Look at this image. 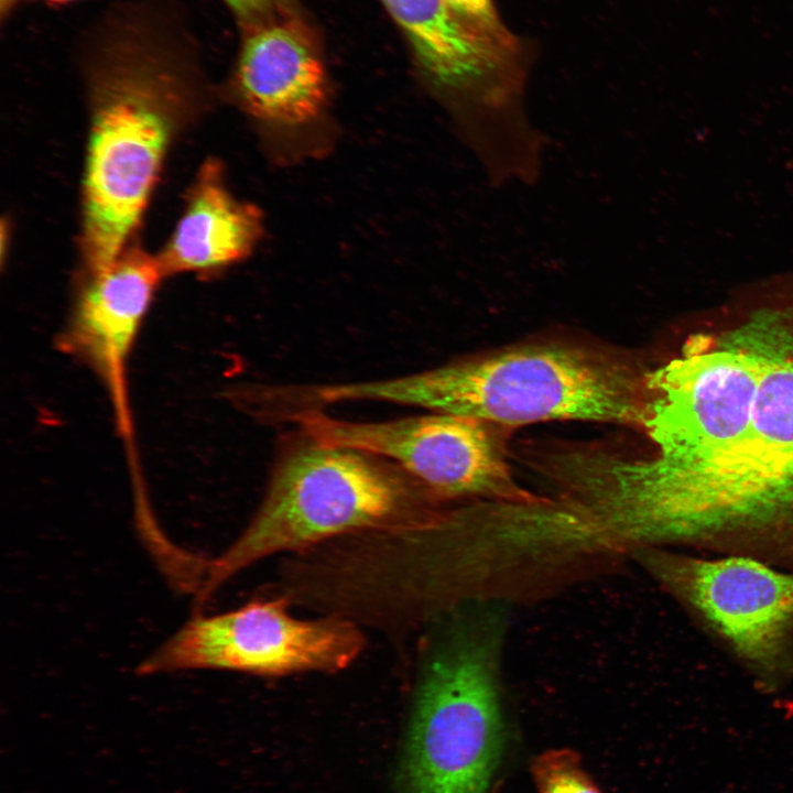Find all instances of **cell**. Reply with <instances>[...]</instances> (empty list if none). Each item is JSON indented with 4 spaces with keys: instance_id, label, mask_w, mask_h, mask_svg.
<instances>
[{
    "instance_id": "6da1fadb",
    "label": "cell",
    "mask_w": 793,
    "mask_h": 793,
    "mask_svg": "<svg viewBox=\"0 0 793 793\" xmlns=\"http://www.w3.org/2000/svg\"><path fill=\"white\" fill-rule=\"evenodd\" d=\"M98 44L87 66L85 275L104 270L127 248L167 150L196 115L200 97L186 56L149 28L129 23Z\"/></svg>"
},
{
    "instance_id": "7a4b0ae2",
    "label": "cell",
    "mask_w": 793,
    "mask_h": 793,
    "mask_svg": "<svg viewBox=\"0 0 793 793\" xmlns=\"http://www.w3.org/2000/svg\"><path fill=\"white\" fill-rule=\"evenodd\" d=\"M648 376L616 352L526 345L401 377L328 384L325 399L414 406L495 425L550 420L643 425Z\"/></svg>"
},
{
    "instance_id": "3957f363",
    "label": "cell",
    "mask_w": 793,
    "mask_h": 793,
    "mask_svg": "<svg viewBox=\"0 0 793 793\" xmlns=\"http://www.w3.org/2000/svg\"><path fill=\"white\" fill-rule=\"evenodd\" d=\"M445 626L420 671L398 763L401 793H489L504 754V610L469 604Z\"/></svg>"
},
{
    "instance_id": "277c9868",
    "label": "cell",
    "mask_w": 793,
    "mask_h": 793,
    "mask_svg": "<svg viewBox=\"0 0 793 793\" xmlns=\"http://www.w3.org/2000/svg\"><path fill=\"white\" fill-rule=\"evenodd\" d=\"M437 502L394 463L300 433L278 458L250 524L207 563L198 598L271 554L355 531L408 526L436 511Z\"/></svg>"
},
{
    "instance_id": "5b68a950",
    "label": "cell",
    "mask_w": 793,
    "mask_h": 793,
    "mask_svg": "<svg viewBox=\"0 0 793 793\" xmlns=\"http://www.w3.org/2000/svg\"><path fill=\"white\" fill-rule=\"evenodd\" d=\"M633 558L764 693L793 683V569L757 557L636 550Z\"/></svg>"
},
{
    "instance_id": "8992f818",
    "label": "cell",
    "mask_w": 793,
    "mask_h": 793,
    "mask_svg": "<svg viewBox=\"0 0 793 793\" xmlns=\"http://www.w3.org/2000/svg\"><path fill=\"white\" fill-rule=\"evenodd\" d=\"M287 421L315 441L394 463L438 502H523L539 497L514 480L495 424L478 419L432 412L387 421H352L318 410L295 413Z\"/></svg>"
},
{
    "instance_id": "52a82bcc",
    "label": "cell",
    "mask_w": 793,
    "mask_h": 793,
    "mask_svg": "<svg viewBox=\"0 0 793 793\" xmlns=\"http://www.w3.org/2000/svg\"><path fill=\"white\" fill-rule=\"evenodd\" d=\"M359 630L338 618L301 620L284 599H257L214 616H195L137 669L141 675L226 670L260 675L337 671L362 648Z\"/></svg>"
},
{
    "instance_id": "ba28073f",
    "label": "cell",
    "mask_w": 793,
    "mask_h": 793,
    "mask_svg": "<svg viewBox=\"0 0 793 793\" xmlns=\"http://www.w3.org/2000/svg\"><path fill=\"white\" fill-rule=\"evenodd\" d=\"M762 356L687 349L649 373L643 427L660 454L698 461L729 449L750 430Z\"/></svg>"
},
{
    "instance_id": "9c48e42d",
    "label": "cell",
    "mask_w": 793,
    "mask_h": 793,
    "mask_svg": "<svg viewBox=\"0 0 793 793\" xmlns=\"http://www.w3.org/2000/svg\"><path fill=\"white\" fill-rule=\"evenodd\" d=\"M430 83L453 104L465 135L503 139L526 119L528 62L474 40L443 0H381Z\"/></svg>"
},
{
    "instance_id": "30bf717a",
    "label": "cell",
    "mask_w": 793,
    "mask_h": 793,
    "mask_svg": "<svg viewBox=\"0 0 793 793\" xmlns=\"http://www.w3.org/2000/svg\"><path fill=\"white\" fill-rule=\"evenodd\" d=\"M271 14L247 25L231 87L254 120L300 126L325 110L328 85L315 36L300 19Z\"/></svg>"
},
{
    "instance_id": "8fae6325",
    "label": "cell",
    "mask_w": 793,
    "mask_h": 793,
    "mask_svg": "<svg viewBox=\"0 0 793 793\" xmlns=\"http://www.w3.org/2000/svg\"><path fill=\"white\" fill-rule=\"evenodd\" d=\"M164 276L156 256L127 247L104 270L84 275L63 347L122 397L129 355Z\"/></svg>"
},
{
    "instance_id": "7c38bea8",
    "label": "cell",
    "mask_w": 793,
    "mask_h": 793,
    "mask_svg": "<svg viewBox=\"0 0 793 793\" xmlns=\"http://www.w3.org/2000/svg\"><path fill=\"white\" fill-rule=\"evenodd\" d=\"M263 216L238 199L216 159L204 162L186 197L178 222L156 256L165 275H209L248 258L263 236Z\"/></svg>"
},
{
    "instance_id": "4fadbf2b",
    "label": "cell",
    "mask_w": 793,
    "mask_h": 793,
    "mask_svg": "<svg viewBox=\"0 0 793 793\" xmlns=\"http://www.w3.org/2000/svg\"><path fill=\"white\" fill-rule=\"evenodd\" d=\"M443 1L474 40L504 55L528 59L524 44L503 23L493 0Z\"/></svg>"
},
{
    "instance_id": "5bb4252c",
    "label": "cell",
    "mask_w": 793,
    "mask_h": 793,
    "mask_svg": "<svg viewBox=\"0 0 793 793\" xmlns=\"http://www.w3.org/2000/svg\"><path fill=\"white\" fill-rule=\"evenodd\" d=\"M530 773L536 793H602L573 749L542 751L531 760Z\"/></svg>"
},
{
    "instance_id": "9a60e30c",
    "label": "cell",
    "mask_w": 793,
    "mask_h": 793,
    "mask_svg": "<svg viewBox=\"0 0 793 793\" xmlns=\"http://www.w3.org/2000/svg\"><path fill=\"white\" fill-rule=\"evenodd\" d=\"M246 25L272 13L279 0H222Z\"/></svg>"
},
{
    "instance_id": "2e32d148",
    "label": "cell",
    "mask_w": 793,
    "mask_h": 793,
    "mask_svg": "<svg viewBox=\"0 0 793 793\" xmlns=\"http://www.w3.org/2000/svg\"><path fill=\"white\" fill-rule=\"evenodd\" d=\"M10 1H11V0H9V2H10ZM43 1L62 3V2L73 1V0H43Z\"/></svg>"
}]
</instances>
